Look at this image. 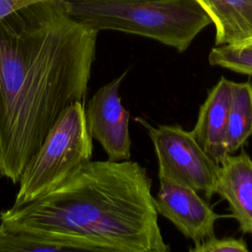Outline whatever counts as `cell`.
I'll use <instances>...</instances> for the list:
<instances>
[{"instance_id": "7a4b0ae2", "label": "cell", "mask_w": 252, "mask_h": 252, "mask_svg": "<svg viewBox=\"0 0 252 252\" xmlns=\"http://www.w3.org/2000/svg\"><path fill=\"white\" fill-rule=\"evenodd\" d=\"M158 215L145 167L91 159L39 198L1 211L0 223L78 251L167 252Z\"/></svg>"}, {"instance_id": "4fadbf2b", "label": "cell", "mask_w": 252, "mask_h": 252, "mask_svg": "<svg viewBox=\"0 0 252 252\" xmlns=\"http://www.w3.org/2000/svg\"><path fill=\"white\" fill-rule=\"evenodd\" d=\"M208 60L212 66L252 76V44L215 45Z\"/></svg>"}, {"instance_id": "9a60e30c", "label": "cell", "mask_w": 252, "mask_h": 252, "mask_svg": "<svg viewBox=\"0 0 252 252\" xmlns=\"http://www.w3.org/2000/svg\"><path fill=\"white\" fill-rule=\"evenodd\" d=\"M50 0H0V19L7 17L8 15L21 10L25 7L31 6L38 2H44ZM65 1V0H56Z\"/></svg>"}, {"instance_id": "30bf717a", "label": "cell", "mask_w": 252, "mask_h": 252, "mask_svg": "<svg viewBox=\"0 0 252 252\" xmlns=\"http://www.w3.org/2000/svg\"><path fill=\"white\" fill-rule=\"evenodd\" d=\"M215 26V45L252 40V0H195Z\"/></svg>"}, {"instance_id": "ba28073f", "label": "cell", "mask_w": 252, "mask_h": 252, "mask_svg": "<svg viewBox=\"0 0 252 252\" xmlns=\"http://www.w3.org/2000/svg\"><path fill=\"white\" fill-rule=\"evenodd\" d=\"M216 194L228 204L239 230L252 236V159L245 151L220 161Z\"/></svg>"}, {"instance_id": "8fae6325", "label": "cell", "mask_w": 252, "mask_h": 252, "mask_svg": "<svg viewBox=\"0 0 252 252\" xmlns=\"http://www.w3.org/2000/svg\"><path fill=\"white\" fill-rule=\"evenodd\" d=\"M252 135V84L231 83V100L225 138V154L232 155Z\"/></svg>"}, {"instance_id": "8992f818", "label": "cell", "mask_w": 252, "mask_h": 252, "mask_svg": "<svg viewBox=\"0 0 252 252\" xmlns=\"http://www.w3.org/2000/svg\"><path fill=\"white\" fill-rule=\"evenodd\" d=\"M127 71L100 87L85 106L91 137L96 140L109 160H128L131 157L129 111L123 106L119 88Z\"/></svg>"}, {"instance_id": "9c48e42d", "label": "cell", "mask_w": 252, "mask_h": 252, "mask_svg": "<svg viewBox=\"0 0 252 252\" xmlns=\"http://www.w3.org/2000/svg\"><path fill=\"white\" fill-rule=\"evenodd\" d=\"M231 81L221 77L201 105L191 131L197 142L219 163L224 158L225 138L231 100Z\"/></svg>"}, {"instance_id": "5b68a950", "label": "cell", "mask_w": 252, "mask_h": 252, "mask_svg": "<svg viewBox=\"0 0 252 252\" xmlns=\"http://www.w3.org/2000/svg\"><path fill=\"white\" fill-rule=\"evenodd\" d=\"M147 129L158 162V178H167L193 188L206 200L216 194L219 162L210 157L193 134L180 125L153 127L145 119H135Z\"/></svg>"}, {"instance_id": "277c9868", "label": "cell", "mask_w": 252, "mask_h": 252, "mask_svg": "<svg viewBox=\"0 0 252 252\" xmlns=\"http://www.w3.org/2000/svg\"><path fill=\"white\" fill-rule=\"evenodd\" d=\"M92 156L93 138L87 127L85 104L76 101L59 115L26 164L13 205H24L56 188Z\"/></svg>"}, {"instance_id": "2e32d148", "label": "cell", "mask_w": 252, "mask_h": 252, "mask_svg": "<svg viewBox=\"0 0 252 252\" xmlns=\"http://www.w3.org/2000/svg\"><path fill=\"white\" fill-rule=\"evenodd\" d=\"M244 44H252V40H250L249 42H247V43H244Z\"/></svg>"}, {"instance_id": "3957f363", "label": "cell", "mask_w": 252, "mask_h": 252, "mask_svg": "<svg viewBox=\"0 0 252 252\" xmlns=\"http://www.w3.org/2000/svg\"><path fill=\"white\" fill-rule=\"evenodd\" d=\"M67 13L97 32L116 31L184 52L211 19L195 0H65Z\"/></svg>"}, {"instance_id": "7c38bea8", "label": "cell", "mask_w": 252, "mask_h": 252, "mask_svg": "<svg viewBox=\"0 0 252 252\" xmlns=\"http://www.w3.org/2000/svg\"><path fill=\"white\" fill-rule=\"evenodd\" d=\"M78 251L67 241L45 237L41 234L14 230L0 223V252Z\"/></svg>"}, {"instance_id": "5bb4252c", "label": "cell", "mask_w": 252, "mask_h": 252, "mask_svg": "<svg viewBox=\"0 0 252 252\" xmlns=\"http://www.w3.org/2000/svg\"><path fill=\"white\" fill-rule=\"evenodd\" d=\"M189 250L191 252H248L249 249L243 238H217L214 236L201 243L195 244Z\"/></svg>"}, {"instance_id": "6da1fadb", "label": "cell", "mask_w": 252, "mask_h": 252, "mask_svg": "<svg viewBox=\"0 0 252 252\" xmlns=\"http://www.w3.org/2000/svg\"><path fill=\"white\" fill-rule=\"evenodd\" d=\"M98 32L63 1L0 19V178L21 174L64 109L86 98Z\"/></svg>"}, {"instance_id": "52a82bcc", "label": "cell", "mask_w": 252, "mask_h": 252, "mask_svg": "<svg viewBox=\"0 0 252 252\" xmlns=\"http://www.w3.org/2000/svg\"><path fill=\"white\" fill-rule=\"evenodd\" d=\"M158 179L159 189L155 197L158 214L169 220L194 244L214 237L216 221L223 216L217 214L193 188L167 178Z\"/></svg>"}]
</instances>
